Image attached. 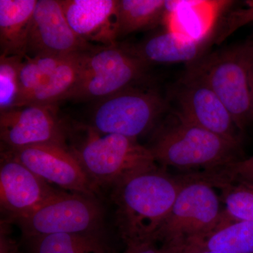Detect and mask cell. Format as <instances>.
<instances>
[{"label": "cell", "instance_id": "cell-4", "mask_svg": "<svg viewBox=\"0 0 253 253\" xmlns=\"http://www.w3.org/2000/svg\"><path fill=\"white\" fill-rule=\"evenodd\" d=\"M215 189L199 174L187 175L155 244L181 253L187 245L217 229L226 217Z\"/></svg>", "mask_w": 253, "mask_h": 253}, {"label": "cell", "instance_id": "cell-5", "mask_svg": "<svg viewBox=\"0 0 253 253\" xmlns=\"http://www.w3.org/2000/svg\"><path fill=\"white\" fill-rule=\"evenodd\" d=\"M148 67L126 46H99L84 54L79 79L67 99L96 102L142 85L149 80Z\"/></svg>", "mask_w": 253, "mask_h": 253}, {"label": "cell", "instance_id": "cell-16", "mask_svg": "<svg viewBox=\"0 0 253 253\" xmlns=\"http://www.w3.org/2000/svg\"><path fill=\"white\" fill-rule=\"evenodd\" d=\"M37 2L38 0H0V56L26 57Z\"/></svg>", "mask_w": 253, "mask_h": 253}, {"label": "cell", "instance_id": "cell-10", "mask_svg": "<svg viewBox=\"0 0 253 253\" xmlns=\"http://www.w3.org/2000/svg\"><path fill=\"white\" fill-rule=\"evenodd\" d=\"M99 46L76 34L59 0H38L28 33L26 56L67 58L89 52Z\"/></svg>", "mask_w": 253, "mask_h": 253}, {"label": "cell", "instance_id": "cell-22", "mask_svg": "<svg viewBox=\"0 0 253 253\" xmlns=\"http://www.w3.org/2000/svg\"><path fill=\"white\" fill-rule=\"evenodd\" d=\"M222 190L224 212L233 221H253V186L229 184L218 188Z\"/></svg>", "mask_w": 253, "mask_h": 253}, {"label": "cell", "instance_id": "cell-7", "mask_svg": "<svg viewBox=\"0 0 253 253\" xmlns=\"http://www.w3.org/2000/svg\"><path fill=\"white\" fill-rule=\"evenodd\" d=\"M191 71L222 101L240 130L253 122L249 42L212 55Z\"/></svg>", "mask_w": 253, "mask_h": 253}, {"label": "cell", "instance_id": "cell-25", "mask_svg": "<svg viewBox=\"0 0 253 253\" xmlns=\"http://www.w3.org/2000/svg\"><path fill=\"white\" fill-rule=\"evenodd\" d=\"M11 221L6 219L1 220L0 224V253H26L11 235Z\"/></svg>", "mask_w": 253, "mask_h": 253}, {"label": "cell", "instance_id": "cell-27", "mask_svg": "<svg viewBox=\"0 0 253 253\" xmlns=\"http://www.w3.org/2000/svg\"><path fill=\"white\" fill-rule=\"evenodd\" d=\"M249 75L252 98V121L253 122V41L249 42Z\"/></svg>", "mask_w": 253, "mask_h": 253}, {"label": "cell", "instance_id": "cell-28", "mask_svg": "<svg viewBox=\"0 0 253 253\" xmlns=\"http://www.w3.org/2000/svg\"><path fill=\"white\" fill-rule=\"evenodd\" d=\"M218 253L212 252V251H201V252H199V253Z\"/></svg>", "mask_w": 253, "mask_h": 253}, {"label": "cell", "instance_id": "cell-9", "mask_svg": "<svg viewBox=\"0 0 253 253\" xmlns=\"http://www.w3.org/2000/svg\"><path fill=\"white\" fill-rule=\"evenodd\" d=\"M69 125L56 106L30 105L0 112L1 147L20 149L39 145L68 147Z\"/></svg>", "mask_w": 253, "mask_h": 253}, {"label": "cell", "instance_id": "cell-17", "mask_svg": "<svg viewBox=\"0 0 253 253\" xmlns=\"http://www.w3.org/2000/svg\"><path fill=\"white\" fill-rule=\"evenodd\" d=\"M218 253H253V221L226 218L217 229L187 245L181 253L201 251Z\"/></svg>", "mask_w": 253, "mask_h": 253}, {"label": "cell", "instance_id": "cell-15", "mask_svg": "<svg viewBox=\"0 0 253 253\" xmlns=\"http://www.w3.org/2000/svg\"><path fill=\"white\" fill-rule=\"evenodd\" d=\"M207 40L189 38L173 32H163L126 48L146 64L189 62L198 59Z\"/></svg>", "mask_w": 253, "mask_h": 253}, {"label": "cell", "instance_id": "cell-8", "mask_svg": "<svg viewBox=\"0 0 253 253\" xmlns=\"http://www.w3.org/2000/svg\"><path fill=\"white\" fill-rule=\"evenodd\" d=\"M103 219L104 210L96 198L63 191L14 223L28 240L52 234H98Z\"/></svg>", "mask_w": 253, "mask_h": 253}, {"label": "cell", "instance_id": "cell-23", "mask_svg": "<svg viewBox=\"0 0 253 253\" xmlns=\"http://www.w3.org/2000/svg\"><path fill=\"white\" fill-rule=\"evenodd\" d=\"M201 175L216 189L229 184L253 186V156L241 158L214 170L201 173Z\"/></svg>", "mask_w": 253, "mask_h": 253}, {"label": "cell", "instance_id": "cell-19", "mask_svg": "<svg viewBox=\"0 0 253 253\" xmlns=\"http://www.w3.org/2000/svg\"><path fill=\"white\" fill-rule=\"evenodd\" d=\"M168 2L164 0H118V38L156 26L166 12Z\"/></svg>", "mask_w": 253, "mask_h": 253}, {"label": "cell", "instance_id": "cell-6", "mask_svg": "<svg viewBox=\"0 0 253 253\" xmlns=\"http://www.w3.org/2000/svg\"><path fill=\"white\" fill-rule=\"evenodd\" d=\"M167 108L157 91L134 86L96 101L86 125L101 134L138 139L154 129Z\"/></svg>", "mask_w": 253, "mask_h": 253}, {"label": "cell", "instance_id": "cell-2", "mask_svg": "<svg viewBox=\"0 0 253 253\" xmlns=\"http://www.w3.org/2000/svg\"><path fill=\"white\" fill-rule=\"evenodd\" d=\"M68 141L70 151L98 191L159 167L149 148L138 139L101 134L86 124L69 125Z\"/></svg>", "mask_w": 253, "mask_h": 253}, {"label": "cell", "instance_id": "cell-26", "mask_svg": "<svg viewBox=\"0 0 253 253\" xmlns=\"http://www.w3.org/2000/svg\"><path fill=\"white\" fill-rule=\"evenodd\" d=\"M109 253H173L162 246L156 244L136 245V246H126L122 252L110 250Z\"/></svg>", "mask_w": 253, "mask_h": 253}, {"label": "cell", "instance_id": "cell-1", "mask_svg": "<svg viewBox=\"0 0 253 253\" xmlns=\"http://www.w3.org/2000/svg\"><path fill=\"white\" fill-rule=\"evenodd\" d=\"M187 176L174 177L158 167L111 188L115 224L126 246L155 244Z\"/></svg>", "mask_w": 253, "mask_h": 253}, {"label": "cell", "instance_id": "cell-21", "mask_svg": "<svg viewBox=\"0 0 253 253\" xmlns=\"http://www.w3.org/2000/svg\"><path fill=\"white\" fill-rule=\"evenodd\" d=\"M68 58L69 57H30L26 56L20 67L18 94L14 108L18 107L23 100L44 83Z\"/></svg>", "mask_w": 253, "mask_h": 253}, {"label": "cell", "instance_id": "cell-20", "mask_svg": "<svg viewBox=\"0 0 253 253\" xmlns=\"http://www.w3.org/2000/svg\"><path fill=\"white\" fill-rule=\"evenodd\" d=\"M26 241V253H109L110 251L101 233L52 234Z\"/></svg>", "mask_w": 253, "mask_h": 253}, {"label": "cell", "instance_id": "cell-12", "mask_svg": "<svg viewBox=\"0 0 253 253\" xmlns=\"http://www.w3.org/2000/svg\"><path fill=\"white\" fill-rule=\"evenodd\" d=\"M61 191L1 148L0 203L6 219L14 223L26 217Z\"/></svg>", "mask_w": 253, "mask_h": 253}, {"label": "cell", "instance_id": "cell-3", "mask_svg": "<svg viewBox=\"0 0 253 253\" xmlns=\"http://www.w3.org/2000/svg\"><path fill=\"white\" fill-rule=\"evenodd\" d=\"M176 117L173 124L158 128L149 147L163 167L208 172L241 159V144Z\"/></svg>", "mask_w": 253, "mask_h": 253}, {"label": "cell", "instance_id": "cell-13", "mask_svg": "<svg viewBox=\"0 0 253 253\" xmlns=\"http://www.w3.org/2000/svg\"><path fill=\"white\" fill-rule=\"evenodd\" d=\"M179 118L228 140L241 144V131L230 112L209 85L192 72L181 83L176 96Z\"/></svg>", "mask_w": 253, "mask_h": 253}, {"label": "cell", "instance_id": "cell-24", "mask_svg": "<svg viewBox=\"0 0 253 253\" xmlns=\"http://www.w3.org/2000/svg\"><path fill=\"white\" fill-rule=\"evenodd\" d=\"M23 58L0 56V112L14 108L18 94V76Z\"/></svg>", "mask_w": 253, "mask_h": 253}, {"label": "cell", "instance_id": "cell-18", "mask_svg": "<svg viewBox=\"0 0 253 253\" xmlns=\"http://www.w3.org/2000/svg\"><path fill=\"white\" fill-rule=\"evenodd\" d=\"M86 53L65 60L44 83L23 100L18 107L30 105L56 106L59 101L67 99L77 84Z\"/></svg>", "mask_w": 253, "mask_h": 253}, {"label": "cell", "instance_id": "cell-14", "mask_svg": "<svg viewBox=\"0 0 253 253\" xmlns=\"http://www.w3.org/2000/svg\"><path fill=\"white\" fill-rule=\"evenodd\" d=\"M68 24L80 38L102 46L117 44L118 0H60Z\"/></svg>", "mask_w": 253, "mask_h": 253}, {"label": "cell", "instance_id": "cell-11", "mask_svg": "<svg viewBox=\"0 0 253 253\" xmlns=\"http://www.w3.org/2000/svg\"><path fill=\"white\" fill-rule=\"evenodd\" d=\"M1 148L7 150L30 170L55 188L93 198L99 193L69 148L54 145L14 150Z\"/></svg>", "mask_w": 253, "mask_h": 253}]
</instances>
